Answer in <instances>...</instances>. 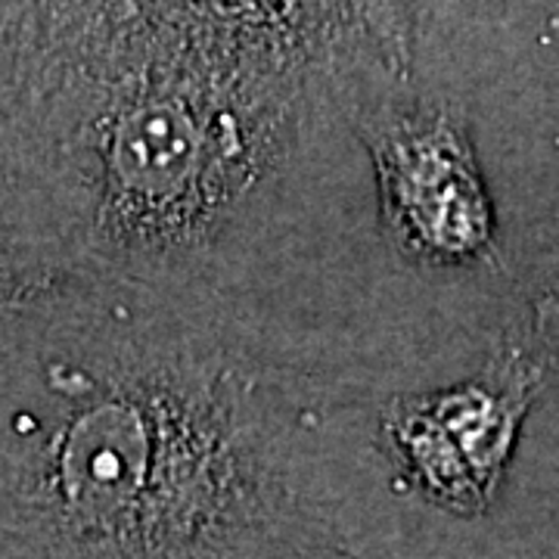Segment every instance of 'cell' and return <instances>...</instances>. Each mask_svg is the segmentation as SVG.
Wrapping results in <instances>:
<instances>
[{
	"label": "cell",
	"mask_w": 559,
	"mask_h": 559,
	"mask_svg": "<svg viewBox=\"0 0 559 559\" xmlns=\"http://www.w3.org/2000/svg\"><path fill=\"white\" fill-rule=\"evenodd\" d=\"M380 407L271 318L131 280H0V557H345Z\"/></svg>",
	"instance_id": "1"
},
{
	"label": "cell",
	"mask_w": 559,
	"mask_h": 559,
	"mask_svg": "<svg viewBox=\"0 0 559 559\" xmlns=\"http://www.w3.org/2000/svg\"><path fill=\"white\" fill-rule=\"evenodd\" d=\"M333 79L94 0H35L3 121L13 271L131 280L267 318L271 289L373 200Z\"/></svg>",
	"instance_id": "2"
},
{
	"label": "cell",
	"mask_w": 559,
	"mask_h": 559,
	"mask_svg": "<svg viewBox=\"0 0 559 559\" xmlns=\"http://www.w3.org/2000/svg\"><path fill=\"white\" fill-rule=\"evenodd\" d=\"M345 119L364 146L377 230L417 274H473L500 259L498 212L466 106L380 53L336 72Z\"/></svg>",
	"instance_id": "3"
},
{
	"label": "cell",
	"mask_w": 559,
	"mask_h": 559,
	"mask_svg": "<svg viewBox=\"0 0 559 559\" xmlns=\"http://www.w3.org/2000/svg\"><path fill=\"white\" fill-rule=\"evenodd\" d=\"M544 385L538 364L500 336L476 373L432 392L392 395L380 404L377 439L395 488L457 520L485 516Z\"/></svg>",
	"instance_id": "4"
},
{
	"label": "cell",
	"mask_w": 559,
	"mask_h": 559,
	"mask_svg": "<svg viewBox=\"0 0 559 559\" xmlns=\"http://www.w3.org/2000/svg\"><path fill=\"white\" fill-rule=\"evenodd\" d=\"M538 364L544 382L559 385V252L540 259L522 293L520 330L503 333Z\"/></svg>",
	"instance_id": "5"
},
{
	"label": "cell",
	"mask_w": 559,
	"mask_h": 559,
	"mask_svg": "<svg viewBox=\"0 0 559 559\" xmlns=\"http://www.w3.org/2000/svg\"><path fill=\"white\" fill-rule=\"evenodd\" d=\"M380 57L401 72H414V22L407 0H345Z\"/></svg>",
	"instance_id": "6"
},
{
	"label": "cell",
	"mask_w": 559,
	"mask_h": 559,
	"mask_svg": "<svg viewBox=\"0 0 559 559\" xmlns=\"http://www.w3.org/2000/svg\"><path fill=\"white\" fill-rule=\"evenodd\" d=\"M3 121L7 119H0V264L13 271V249L7 227V180H3Z\"/></svg>",
	"instance_id": "7"
},
{
	"label": "cell",
	"mask_w": 559,
	"mask_h": 559,
	"mask_svg": "<svg viewBox=\"0 0 559 559\" xmlns=\"http://www.w3.org/2000/svg\"><path fill=\"white\" fill-rule=\"evenodd\" d=\"M7 271H10V267H3V264H0V280H3V274H7Z\"/></svg>",
	"instance_id": "8"
}]
</instances>
